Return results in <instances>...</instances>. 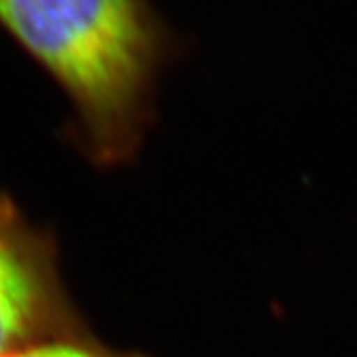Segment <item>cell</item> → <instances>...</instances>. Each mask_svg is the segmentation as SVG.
I'll use <instances>...</instances> for the list:
<instances>
[{
    "mask_svg": "<svg viewBox=\"0 0 357 357\" xmlns=\"http://www.w3.org/2000/svg\"><path fill=\"white\" fill-rule=\"evenodd\" d=\"M0 26L60 86L100 167L135 159L175 38L151 0H0Z\"/></svg>",
    "mask_w": 357,
    "mask_h": 357,
    "instance_id": "6da1fadb",
    "label": "cell"
},
{
    "mask_svg": "<svg viewBox=\"0 0 357 357\" xmlns=\"http://www.w3.org/2000/svg\"><path fill=\"white\" fill-rule=\"evenodd\" d=\"M79 326L54 234L0 192V357Z\"/></svg>",
    "mask_w": 357,
    "mask_h": 357,
    "instance_id": "7a4b0ae2",
    "label": "cell"
},
{
    "mask_svg": "<svg viewBox=\"0 0 357 357\" xmlns=\"http://www.w3.org/2000/svg\"><path fill=\"white\" fill-rule=\"evenodd\" d=\"M6 357H147L135 351L115 349L103 344L100 337L89 332L88 326H79L70 332L56 333L30 344Z\"/></svg>",
    "mask_w": 357,
    "mask_h": 357,
    "instance_id": "3957f363",
    "label": "cell"
}]
</instances>
